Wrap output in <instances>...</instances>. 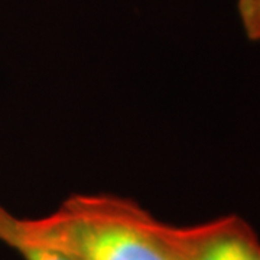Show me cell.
<instances>
[{
	"mask_svg": "<svg viewBox=\"0 0 260 260\" xmlns=\"http://www.w3.org/2000/svg\"><path fill=\"white\" fill-rule=\"evenodd\" d=\"M237 8L247 38L260 42V0H239Z\"/></svg>",
	"mask_w": 260,
	"mask_h": 260,
	"instance_id": "4",
	"label": "cell"
},
{
	"mask_svg": "<svg viewBox=\"0 0 260 260\" xmlns=\"http://www.w3.org/2000/svg\"><path fill=\"white\" fill-rule=\"evenodd\" d=\"M0 243L6 244L12 250L19 253L23 260H68L56 251L15 236H5L0 239Z\"/></svg>",
	"mask_w": 260,
	"mask_h": 260,
	"instance_id": "3",
	"label": "cell"
},
{
	"mask_svg": "<svg viewBox=\"0 0 260 260\" xmlns=\"http://www.w3.org/2000/svg\"><path fill=\"white\" fill-rule=\"evenodd\" d=\"M156 217L129 198L74 194L55 211L22 218L0 204V239L15 236L68 260H179Z\"/></svg>",
	"mask_w": 260,
	"mask_h": 260,
	"instance_id": "1",
	"label": "cell"
},
{
	"mask_svg": "<svg viewBox=\"0 0 260 260\" xmlns=\"http://www.w3.org/2000/svg\"><path fill=\"white\" fill-rule=\"evenodd\" d=\"M159 230L179 260H260L257 234L234 214L195 225L159 221Z\"/></svg>",
	"mask_w": 260,
	"mask_h": 260,
	"instance_id": "2",
	"label": "cell"
}]
</instances>
